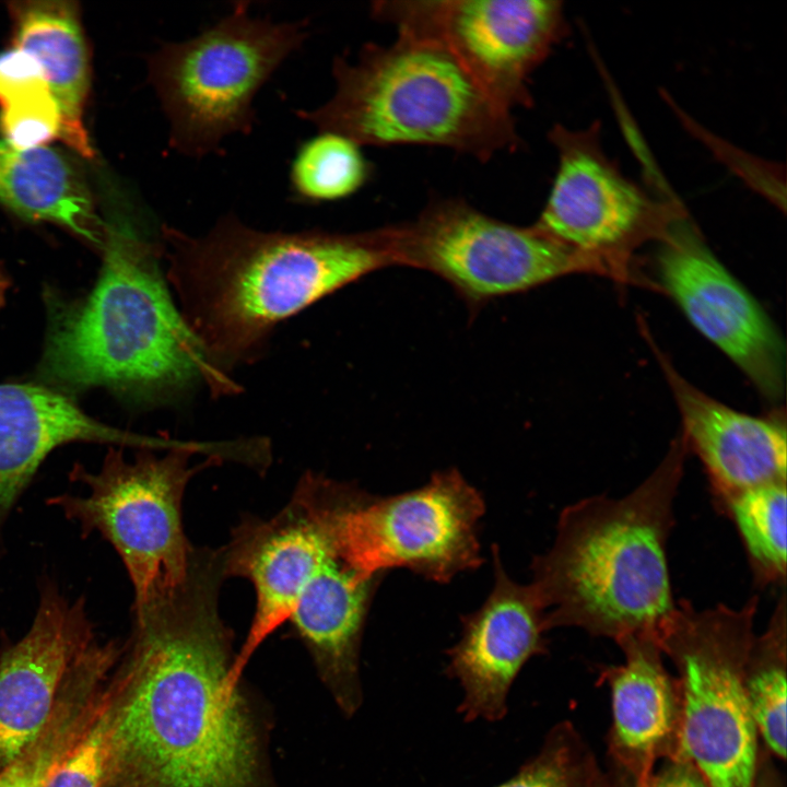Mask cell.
I'll list each match as a JSON object with an SVG mask.
<instances>
[{"label":"cell","mask_w":787,"mask_h":787,"mask_svg":"<svg viewBox=\"0 0 787 787\" xmlns=\"http://www.w3.org/2000/svg\"><path fill=\"white\" fill-rule=\"evenodd\" d=\"M224 578L219 553L197 549L179 587L132 607L107 682L103 787H272L266 727L219 611Z\"/></svg>","instance_id":"6da1fadb"},{"label":"cell","mask_w":787,"mask_h":787,"mask_svg":"<svg viewBox=\"0 0 787 787\" xmlns=\"http://www.w3.org/2000/svg\"><path fill=\"white\" fill-rule=\"evenodd\" d=\"M167 281L221 369L251 361L283 319L396 263L380 230L266 232L227 214L204 234L162 228Z\"/></svg>","instance_id":"7a4b0ae2"},{"label":"cell","mask_w":787,"mask_h":787,"mask_svg":"<svg viewBox=\"0 0 787 787\" xmlns=\"http://www.w3.org/2000/svg\"><path fill=\"white\" fill-rule=\"evenodd\" d=\"M101 247L93 290L54 312L44 376L71 389L103 386L148 401L198 384L216 396L237 392L175 305L160 268L161 246L110 219Z\"/></svg>","instance_id":"3957f363"},{"label":"cell","mask_w":787,"mask_h":787,"mask_svg":"<svg viewBox=\"0 0 787 787\" xmlns=\"http://www.w3.org/2000/svg\"><path fill=\"white\" fill-rule=\"evenodd\" d=\"M688 451L681 434L629 494L595 495L562 509L551 548L530 565L547 630L575 626L616 642L638 633L658 639L676 609L667 543Z\"/></svg>","instance_id":"277c9868"},{"label":"cell","mask_w":787,"mask_h":787,"mask_svg":"<svg viewBox=\"0 0 787 787\" xmlns=\"http://www.w3.org/2000/svg\"><path fill=\"white\" fill-rule=\"evenodd\" d=\"M332 96L297 116L361 145L428 144L486 161L520 139L512 113L491 101L441 47L398 35L332 62Z\"/></svg>","instance_id":"5b68a950"},{"label":"cell","mask_w":787,"mask_h":787,"mask_svg":"<svg viewBox=\"0 0 787 787\" xmlns=\"http://www.w3.org/2000/svg\"><path fill=\"white\" fill-rule=\"evenodd\" d=\"M145 449L133 461L109 449L96 473L75 466L71 478L85 495L61 494L49 503L84 533L99 532L119 554L133 586V606L169 594L188 576L195 548L183 525L186 486L196 472L225 459L248 465L251 439L195 442L157 456Z\"/></svg>","instance_id":"8992f818"},{"label":"cell","mask_w":787,"mask_h":787,"mask_svg":"<svg viewBox=\"0 0 787 787\" xmlns=\"http://www.w3.org/2000/svg\"><path fill=\"white\" fill-rule=\"evenodd\" d=\"M306 21L252 16L248 2L197 35L163 44L149 58V80L168 124V145L189 156L216 152L249 133L254 101L308 35Z\"/></svg>","instance_id":"52a82bcc"},{"label":"cell","mask_w":787,"mask_h":787,"mask_svg":"<svg viewBox=\"0 0 787 787\" xmlns=\"http://www.w3.org/2000/svg\"><path fill=\"white\" fill-rule=\"evenodd\" d=\"M757 598L739 609L680 601L658 634L681 678L682 754L708 787H754L757 730L744 684Z\"/></svg>","instance_id":"ba28073f"},{"label":"cell","mask_w":787,"mask_h":787,"mask_svg":"<svg viewBox=\"0 0 787 787\" xmlns=\"http://www.w3.org/2000/svg\"><path fill=\"white\" fill-rule=\"evenodd\" d=\"M328 512L339 553L366 576L407 568L445 584L483 562L479 525L485 502L455 468L389 496L331 480Z\"/></svg>","instance_id":"9c48e42d"},{"label":"cell","mask_w":787,"mask_h":787,"mask_svg":"<svg viewBox=\"0 0 787 787\" xmlns=\"http://www.w3.org/2000/svg\"><path fill=\"white\" fill-rule=\"evenodd\" d=\"M383 231L397 263L434 271L471 299L578 272L620 282L607 261L569 247L537 223L510 225L458 199L432 201L414 221Z\"/></svg>","instance_id":"30bf717a"},{"label":"cell","mask_w":787,"mask_h":787,"mask_svg":"<svg viewBox=\"0 0 787 787\" xmlns=\"http://www.w3.org/2000/svg\"><path fill=\"white\" fill-rule=\"evenodd\" d=\"M371 12L398 35L444 49L509 113L532 104L530 74L568 32L552 0H381Z\"/></svg>","instance_id":"8fae6325"},{"label":"cell","mask_w":787,"mask_h":787,"mask_svg":"<svg viewBox=\"0 0 787 787\" xmlns=\"http://www.w3.org/2000/svg\"><path fill=\"white\" fill-rule=\"evenodd\" d=\"M549 139L559 167L537 224L569 247L607 261L623 283L651 285L635 274L633 254L644 243L659 240L684 215L681 207L655 200L623 175L601 146L599 122L583 130L556 125Z\"/></svg>","instance_id":"7c38bea8"},{"label":"cell","mask_w":787,"mask_h":787,"mask_svg":"<svg viewBox=\"0 0 787 787\" xmlns=\"http://www.w3.org/2000/svg\"><path fill=\"white\" fill-rule=\"evenodd\" d=\"M661 285L691 324L772 402L784 393V343L768 316L715 258L685 215L659 239Z\"/></svg>","instance_id":"4fadbf2b"},{"label":"cell","mask_w":787,"mask_h":787,"mask_svg":"<svg viewBox=\"0 0 787 787\" xmlns=\"http://www.w3.org/2000/svg\"><path fill=\"white\" fill-rule=\"evenodd\" d=\"M319 478L306 473L287 505L270 519L246 517L221 549L225 577L254 586L256 608L234 671L245 667L260 645L289 622L314 574L334 550Z\"/></svg>","instance_id":"5bb4252c"},{"label":"cell","mask_w":787,"mask_h":787,"mask_svg":"<svg viewBox=\"0 0 787 787\" xmlns=\"http://www.w3.org/2000/svg\"><path fill=\"white\" fill-rule=\"evenodd\" d=\"M493 587L483 603L461 616L459 641L447 650V673L462 690L467 720L496 721L507 713L510 686L525 663L545 650V612L529 583L515 582L492 548Z\"/></svg>","instance_id":"9a60e30c"},{"label":"cell","mask_w":787,"mask_h":787,"mask_svg":"<svg viewBox=\"0 0 787 787\" xmlns=\"http://www.w3.org/2000/svg\"><path fill=\"white\" fill-rule=\"evenodd\" d=\"M93 641L83 600L45 587L30 630L0 655V771L45 729L70 668Z\"/></svg>","instance_id":"2e32d148"},{"label":"cell","mask_w":787,"mask_h":787,"mask_svg":"<svg viewBox=\"0 0 787 787\" xmlns=\"http://www.w3.org/2000/svg\"><path fill=\"white\" fill-rule=\"evenodd\" d=\"M653 348L677 401L688 449L703 462L718 497L726 504L745 491L786 482L785 412L753 416L731 409L686 381Z\"/></svg>","instance_id":"e0dca14e"},{"label":"cell","mask_w":787,"mask_h":787,"mask_svg":"<svg viewBox=\"0 0 787 787\" xmlns=\"http://www.w3.org/2000/svg\"><path fill=\"white\" fill-rule=\"evenodd\" d=\"M70 442L165 451L180 445V441L107 426L50 388L0 384V529L43 460L52 449Z\"/></svg>","instance_id":"ac0fdd59"},{"label":"cell","mask_w":787,"mask_h":787,"mask_svg":"<svg viewBox=\"0 0 787 787\" xmlns=\"http://www.w3.org/2000/svg\"><path fill=\"white\" fill-rule=\"evenodd\" d=\"M384 576H366L336 545L299 596L289 622L339 708L362 703L360 651L369 608Z\"/></svg>","instance_id":"d6986e66"},{"label":"cell","mask_w":787,"mask_h":787,"mask_svg":"<svg viewBox=\"0 0 787 787\" xmlns=\"http://www.w3.org/2000/svg\"><path fill=\"white\" fill-rule=\"evenodd\" d=\"M625 662L610 670L613 743L641 785L669 740L678 719L673 683L661 661L657 637L648 633L618 641Z\"/></svg>","instance_id":"ffe728a7"},{"label":"cell","mask_w":787,"mask_h":787,"mask_svg":"<svg viewBox=\"0 0 787 787\" xmlns=\"http://www.w3.org/2000/svg\"><path fill=\"white\" fill-rule=\"evenodd\" d=\"M14 47L33 56L58 103L60 139L83 156H92L83 125L90 61L77 7L69 1H19L10 4Z\"/></svg>","instance_id":"44dd1931"},{"label":"cell","mask_w":787,"mask_h":787,"mask_svg":"<svg viewBox=\"0 0 787 787\" xmlns=\"http://www.w3.org/2000/svg\"><path fill=\"white\" fill-rule=\"evenodd\" d=\"M0 203L25 220L59 224L102 246L104 223L84 177L61 150L17 149L0 138Z\"/></svg>","instance_id":"7402d4cb"},{"label":"cell","mask_w":787,"mask_h":787,"mask_svg":"<svg viewBox=\"0 0 787 787\" xmlns=\"http://www.w3.org/2000/svg\"><path fill=\"white\" fill-rule=\"evenodd\" d=\"M107 679L106 668L82 658L69 670L52 715L35 741L0 771V787H44L57 764L92 720Z\"/></svg>","instance_id":"603a6c76"},{"label":"cell","mask_w":787,"mask_h":787,"mask_svg":"<svg viewBox=\"0 0 787 787\" xmlns=\"http://www.w3.org/2000/svg\"><path fill=\"white\" fill-rule=\"evenodd\" d=\"M786 596L782 595L767 630L754 635L744 672L745 692L756 730L771 751L786 754Z\"/></svg>","instance_id":"cb8c5ba5"},{"label":"cell","mask_w":787,"mask_h":787,"mask_svg":"<svg viewBox=\"0 0 787 787\" xmlns=\"http://www.w3.org/2000/svg\"><path fill=\"white\" fill-rule=\"evenodd\" d=\"M369 166L360 145L330 131L318 133L299 144L289 169L292 198L317 204L344 199L367 180Z\"/></svg>","instance_id":"d4e9b609"},{"label":"cell","mask_w":787,"mask_h":787,"mask_svg":"<svg viewBox=\"0 0 787 787\" xmlns=\"http://www.w3.org/2000/svg\"><path fill=\"white\" fill-rule=\"evenodd\" d=\"M730 512L744 544L754 582L782 585L786 579V482L745 491L730 501Z\"/></svg>","instance_id":"484cf974"},{"label":"cell","mask_w":787,"mask_h":787,"mask_svg":"<svg viewBox=\"0 0 787 787\" xmlns=\"http://www.w3.org/2000/svg\"><path fill=\"white\" fill-rule=\"evenodd\" d=\"M61 113L48 83L16 91L0 102L2 139L17 149L43 146L61 136Z\"/></svg>","instance_id":"4316f807"},{"label":"cell","mask_w":787,"mask_h":787,"mask_svg":"<svg viewBox=\"0 0 787 787\" xmlns=\"http://www.w3.org/2000/svg\"><path fill=\"white\" fill-rule=\"evenodd\" d=\"M571 729L557 727L541 751L495 787H589L586 760Z\"/></svg>","instance_id":"83f0119b"},{"label":"cell","mask_w":787,"mask_h":787,"mask_svg":"<svg viewBox=\"0 0 787 787\" xmlns=\"http://www.w3.org/2000/svg\"><path fill=\"white\" fill-rule=\"evenodd\" d=\"M107 725L106 685L92 720L49 774L44 787H103Z\"/></svg>","instance_id":"f1b7e54d"},{"label":"cell","mask_w":787,"mask_h":787,"mask_svg":"<svg viewBox=\"0 0 787 787\" xmlns=\"http://www.w3.org/2000/svg\"><path fill=\"white\" fill-rule=\"evenodd\" d=\"M636 787H708L704 778L683 754L669 761L657 774Z\"/></svg>","instance_id":"f546056e"},{"label":"cell","mask_w":787,"mask_h":787,"mask_svg":"<svg viewBox=\"0 0 787 787\" xmlns=\"http://www.w3.org/2000/svg\"><path fill=\"white\" fill-rule=\"evenodd\" d=\"M8 284H9L8 278H7L5 273H4V271H2V269L0 268V306H1L2 303H3L4 294H5Z\"/></svg>","instance_id":"4dcf8cb0"},{"label":"cell","mask_w":787,"mask_h":787,"mask_svg":"<svg viewBox=\"0 0 787 787\" xmlns=\"http://www.w3.org/2000/svg\"><path fill=\"white\" fill-rule=\"evenodd\" d=\"M756 780V779H755ZM754 787H778L775 783L770 780L767 778L766 780L757 778V780L754 783Z\"/></svg>","instance_id":"1f68e13d"},{"label":"cell","mask_w":787,"mask_h":787,"mask_svg":"<svg viewBox=\"0 0 787 787\" xmlns=\"http://www.w3.org/2000/svg\"><path fill=\"white\" fill-rule=\"evenodd\" d=\"M266 445H267V444H266ZM267 448H268V445H267ZM268 456H269V448H268L267 460H266L265 465L262 466V468L266 466V463H267V461H268Z\"/></svg>","instance_id":"d6a6232c"}]
</instances>
